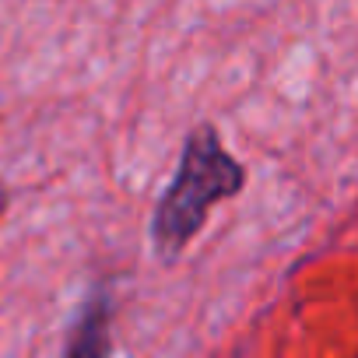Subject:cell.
<instances>
[{
  "label": "cell",
  "instance_id": "3",
  "mask_svg": "<svg viewBox=\"0 0 358 358\" xmlns=\"http://www.w3.org/2000/svg\"><path fill=\"white\" fill-rule=\"evenodd\" d=\"M8 211H11V190L4 183V176H0V222L8 218Z\"/></svg>",
  "mask_w": 358,
  "mask_h": 358
},
{
  "label": "cell",
  "instance_id": "2",
  "mask_svg": "<svg viewBox=\"0 0 358 358\" xmlns=\"http://www.w3.org/2000/svg\"><path fill=\"white\" fill-rule=\"evenodd\" d=\"M109 348H113V295L106 285H92L71 323L64 358H109Z\"/></svg>",
  "mask_w": 358,
  "mask_h": 358
},
{
  "label": "cell",
  "instance_id": "1",
  "mask_svg": "<svg viewBox=\"0 0 358 358\" xmlns=\"http://www.w3.org/2000/svg\"><path fill=\"white\" fill-rule=\"evenodd\" d=\"M246 183L250 172L225 144L222 130L211 120L194 123L179 144L176 172L162 187L148 218V243L155 260L176 264L201 239L211 222V211L218 204L236 201Z\"/></svg>",
  "mask_w": 358,
  "mask_h": 358
}]
</instances>
